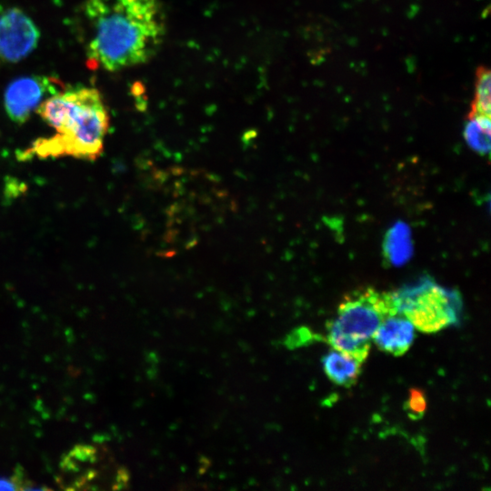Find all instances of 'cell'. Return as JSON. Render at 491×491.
Returning <instances> with one entry per match:
<instances>
[{
  "label": "cell",
  "instance_id": "cell-15",
  "mask_svg": "<svg viewBox=\"0 0 491 491\" xmlns=\"http://www.w3.org/2000/svg\"><path fill=\"white\" fill-rule=\"evenodd\" d=\"M35 489V486L18 472L13 476L0 477V490Z\"/></svg>",
  "mask_w": 491,
  "mask_h": 491
},
{
  "label": "cell",
  "instance_id": "cell-8",
  "mask_svg": "<svg viewBox=\"0 0 491 491\" xmlns=\"http://www.w3.org/2000/svg\"><path fill=\"white\" fill-rule=\"evenodd\" d=\"M414 337V326L398 314L384 319L372 336L381 351L395 356L404 355L410 348Z\"/></svg>",
  "mask_w": 491,
  "mask_h": 491
},
{
  "label": "cell",
  "instance_id": "cell-4",
  "mask_svg": "<svg viewBox=\"0 0 491 491\" xmlns=\"http://www.w3.org/2000/svg\"><path fill=\"white\" fill-rule=\"evenodd\" d=\"M397 314L423 333H436L460 323L462 298L458 292L445 288L428 277L395 292Z\"/></svg>",
  "mask_w": 491,
  "mask_h": 491
},
{
  "label": "cell",
  "instance_id": "cell-7",
  "mask_svg": "<svg viewBox=\"0 0 491 491\" xmlns=\"http://www.w3.org/2000/svg\"><path fill=\"white\" fill-rule=\"evenodd\" d=\"M60 82L55 78L32 75L13 80L5 88L4 104L9 118L23 124L47 97L59 91Z\"/></svg>",
  "mask_w": 491,
  "mask_h": 491
},
{
  "label": "cell",
  "instance_id": "cell-5",
  "mask_svg": "<svg viewBox=\"0 0 491 491\" xmlns=\"http://www.w3.org/2000/svg\"><path fill=\"white\" fill-rule=\"evenodd\" d=\"M59 479L65 488H98L109 484L111 488H123L127 484V472L115 464L109 455L93 446H77L62 460Z\"/></svg>",
  "mask_w": 491,
  "mask_h": 491
},
{
  "label": "cell",
  "instance_id": "cell-10",
  "mask_svg": "<svg viewBox=\"0 0 491 491\" xmlns=\"http://www.w3.org/2000/svg\"><path fill=\"white\" fill-rule=\"evenodd\" d=\"M384 252L393 265H400L408 259L411 255V240L409 229L406 225L398 223L387 232Z\"/></svg>",
  "mask_w": 491,
  "mask_h": 491
},
{
  "label": "cell",
  "instance_id": "cell-9",
  "mask_svg": "<svg viewBox=\"0 0 491 491\" xmlns=\"http://www.w3.org/2000/svg\"><path fill=\"white\" fill-rule=\"evenodd\" d=\"M322 363L326 376L338 386L350 387L360 376L362 363L336 349L325 355Z\"/></svg>",
  "mask_w": 491,
  "mask_h": 491
},
{
  "label": "cell",
  "instance_id": "cell-2",
  "mask_svg": "<svg viewBox=\"0 0 491 491\" xmlns=\"http://www.w3.org/2000/svg\"><path fill=\"white\" fill-rule=\"evenodd\" d=\"M55 134L39 138L18 157L73 156L95 160L102 153L109 115L95 88L75 87L47 97L35 111Z\"/></svg>",
  "mask_w": 491,
  "mask_h": 491
},
{
  "label": "cell",
  "instance_id": "cell-6",
  "mask_svg": "<svg viewBox=\"0 0 491 491\" xmlns=\"http://www.w3.org/2000/svg\"><path fill=\"white\" fill-rule=\"evenodd\" d=\"M39 39L38 27L23 10L0 11V64L23 60L36 48Z\"/></svg>",
  "mask_w": 491,
  "mask_h": 491
},
{
  "label": "cell",
  "instance_id": "cell-11",
  "mask_svg": "<svg viewBox=\"0 0 491 491\" xmlns=\"http://www.w3.org/2000/svg\"><path fill=\"white\" fill-rule=\"evenodd\" d=\"M490 134V116L478 115L468 117L464 129V137L472 149L481 155H488Z\"/></svg>",
  "mask_w": 491,
  "mask_h": 491
},
{
  "label": "cell",
  "instance_id": "cell-14",
  "mask_svg": "<svg viewBox=\"0 0 491 491\" xmlns=\"http://www.w3.org/2000/svg\"><path fill=\"white\" fill-rule=\"evenodd\" d=\"M319 335L313 333L306 326H300L291 331L284 339V346L289 349H296L304 346H308L319 340Z\"/></svg>",
  "mask_w": 491,
  "mask_h": 491
},
{
  "label": "cell",
  "instance_id": "cell-12",
  "mask_svg": "<svg viewBox=\"0 0 491 491\" xmlns=\"http://www.w3.org/2000/svg\"><path fill=\"white\" fill-rule=\"evenodd\" d=\"M475 96L468 117L474 115L490 116L491 113V75L487 67L476 71Z\"/></svg>",
  "mask_w": 491,
  "mask_h": 491
},
{
  "label": "cell",
  "instance_id": "cell-13",
  "mask_svg": "<svg viewBox=\"0 0 491 491\" xmlns=\"http://www.w3.org/2000/svg\"><path fill=\"white\" fill-rule=\"evenodd\" d=\"M404 410L410 419H421L426 410L425 392L419 388H410L407 399L404 403Z\"/></svg>",
  "mask_w": 491,
  "mask_h": 491
},
{
  "label": "cell",
  "instance_id": "cell-1",
  "mask_svg": "<svg viewBox=\"0 0 491 491\" xmlns=\"http://www.w3.org/2000/svg\"><path fill=\"white\" fill-rule=\"evenodd\" d=\"M89 66L115 72L150 60L163 42L165 24L158 0H86Z\"/></svg>",
  "mask_w": 491,
  "mask_h": 491
},
{
  "label": "cell",
  "instance_id": "cell-3",
  "mask_svg": "<svg viewBox=\"0 0 491 491\" xmlns=\"http://www.w3.org/2000/svg\"><path fill=\"white\" fill-rule=\"evenodd\" d=\"M397 314L393 292L366 287L348 294L337 308V316L327 325L326 342L337 351L363 363L371 339L380 324Z\"/></svg>",
  "mask_w": 491,
  "mask_h": 491
}]
</instances>
